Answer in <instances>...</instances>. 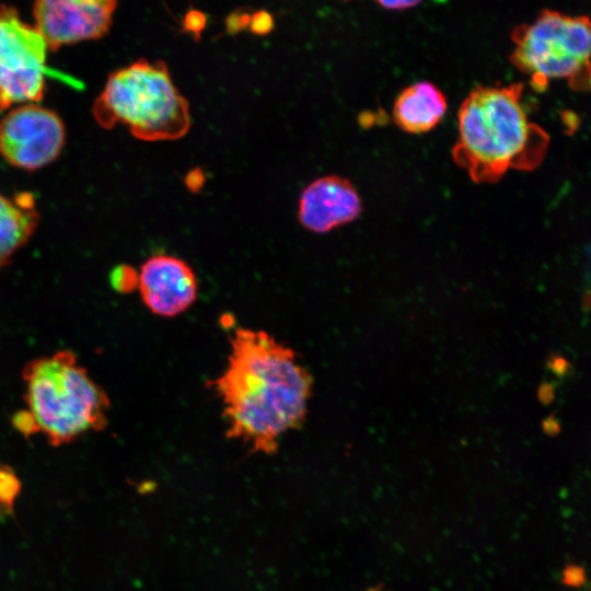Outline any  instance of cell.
Returning a JSON list of instances; mask_svg holds the SVG:
<instances>
[{
	"instance_id": "6da1fadb",
	"label": "cell",
	"mask_w": 591,
	"mask_h": 591,
	"mask_svg": "<svg viewBox=\"0 0 591 591\" xmlns=\"http://www.w3.org/2000/svg\"><path fill=\"white\" fill-rule=\"evenodd\" d=\"M312 382L290 347L265 331L237 327L227 366L210 385L222 405L227 437L270 455L303 424Z\"/></svg>"
},
{
	"instance_id": "7a4b0ae2",
	"label": "cell",
	"mask_w": 591,
	"mask_h": 591,
	"mask_svg": "<svg viewBox=\"0 0 591 591\" xmlns=\"http://www.w3.org/2000/svg\"><path fill=\"white\" fill-rule=\"evenodd\" d=\"M454 162L475 183H494L509 170L533 167L545 146L542 130L530 119L522 86L478 85L457 113Z\"/></svg>"
},
{
	"instance_id": "3957f363",
	"label": "cell",
	"mask_w": 591,
	"mask_h": 591,
	"mask_svg": "<svg viewBox=\"0 0 591 591\" xmlns=\"http://www.w3.org/2000/svg\"><path fill=\"white\" fill-rule=\"evenodd\" d=\"M22 380L27 412L50 445L71 443L107 426L109 397L72 350L28 361Z\"/></svg>"
},
{
	"instance_id": "277c9868",
	"label": "cell",
	"mask_w": 591,
	"mask_h": 591,
	"mask_svg": "<svg viewBox=\"0 0 591 591\" xmlns=\"http://www.w3.org/2000/svg\"><path fill=\"white\" fill-rule=\"evenodd\" d=\"M92 113L101 127L121 125L146 142L177 140L192 125L189 103L174 84L167 66L144 58L107 77Z\"/></svg>"
},
{
	"instance_id": "5b68a950",
	"label": "cell",
	"mask_w": 591,
	"mask_h": 591,
	"mask_svg": "<svg viewBox=\"0 0 591 591\" xmlns=\"http://www.w3.org/2000/svg\"><path fill=\"white\" fill-rule=\"evenodd\" d=\"M511 62L534 86L591 77V19L542 11L512 32Z\"/></svg>"
},
{
	"instance_id": "8992f818",
	"label": "cell",
	"mask_w": 591,
	"mask_h": 591,
	"mask_svg": "<svg viewBox=\"0 0 591 591\" xmlns=\"http://www.w3.org/2000/svg\"><path fill=\"white\" fill-rule=\"evenodd\" d=\"M49 50L34 23L15 8L0 5V114L44 97Z\"/></svg>"
},
{
	"instance_id": "52a82bcc",
	"label": "cell",
	"mask_w": 591,
	"mask_h": 591,
	"mask_svg": "<svg viewBox=\"0 0 591 591\" xmlns=\"http://www.w3.org/2000/svg\"><path fill=\"white\" fill-rule=\"evenodd\" d=\"M65 142L62 119L38 103L12 107L0 120V155L14 167L42 169L59 157Z\"/></svg>"
},
{
	"instance_id": "ba28073f",
	"label": "cell",
	"mask_w": 591,
	"mask_h": 591,
	"mask_svg": "<svg viewBox=\"0 0 591 591\" xmlns=\"http://www.w3.org/2000/svg\"><path fill=\"white\" fill-rule=\"evenodd\" d=\"M118 0H34V25L50 50L103 37Z\"/></svg>"
},
{
	"instance_id": "9c48e42d",
	"label": "cell",
	"mask_w": 591,
	"mask_h": 591,
	"mask_svg": "<svg viewBox=\"0 0 591 591\" xmlns=\"http://www.w3.org/2000/svg\"><path fill=\"white\" fill-rule=\"evenodd\" d=\"M138 290L149 311L162 317H174L194 304L198 281L194 269L184 259L157 254L142 263Z\"/></svg>"
},
{
	"instance_id": "30bf717a",
	"label": "cell",
	"mask_w": 591,
	"mask_h": 591,
	"mask_svg": "<svg viewBox=\"0 0 591 591\" xmlns=\"http://www.w3.org/2000/svg\"><path fill=\"white\" fill-rule=\"evenodd\" d=\"M362 204L356 187L347 178L325 175L312 181L301 192L298 219L314 233H327L356 220Z\"/></svg>"
},
{
	"instance_id": "8fae6325",
	"label": "cell",
	"mask_w": 591,
	"mask_h": 591,
	"mask_svg": "<svg viewBox=\"0 0 591 591\" xmlns=\"http://www.w3.org/2000/svg\"><path fill=\"white\" fill-rule=\"evenodd\" d=\"M448 109L443 92L429 81L406 86L395 99L393 120L405 132L419 135L436 128Z\"/></svg>"
},
{
	"instance_id": "7c38bea8",
	"label": "cell",
	"mask_w": 591,
	"mask_h": 591,
	"mask_svg": "<svg viewBox=\"0 0 591 591\" xmlns=\"http://www.w3.org/2000/svg\"><path fill=\"white\" fill-rule=\"evenodd\" d=\"M39 221L35 197L28 192L0 190V270L32 236Z\"/></svg>"
},
{
	"instance_id": "4fadbf2b",
	"label": "cell",
	"mask_w": 591,
	"mask_h": 591,
	"mask_svg": "<svg viewBox=\"0 0 591 591\" xmlns=\"http://www.w3.org/2000/svg\"><path fill=\"white\" fill-rule=\"evenodd\" d=\"M21 488V480L16 472L10 465L0 462V513L13 514L14 502Z\"/></svg>"
},
{
	"instance_id": "5bb4252c",
	"label": "cell",
	"mask_w": 591,
	"mask_h": 591,
	"mask_svg": "<svg viewBox=\"0 0 591 591\" xmlns=\"http://www.w3.org/2000/svg\"><path fill=\"white\" fill-rule=\"evenodd\" d=\"M109 282L119 293L132 292L138 289L139 271L130 265L121 264L111 271Z\"/></svg>"
},
{
	"instance_id": "9a60e30c",
	"label": "cell",
	"mask_w": 591,
	"mask_h": 591,
	"mask_svg": "<svg viewBox=\"0 0 591 591\" xmlns=\"http://www.w3.org/2000/svg\"><path fill=\"white\" fill-rule=\"evenodd\" d=\"M12 424L26 438L38 432L33 417L26 409L18 412L12 418Z\"/></svg>"
},
{
	"instance_id": "2e32d148",
	"label": "cell",
	"mask_w": 591,
	"mask_h": 591,
	"mask_svg": "<svg viewBox=\"0 0 591 591\" xmlns=\"http://www.w3.org/2000/svg\"><path fill=\"white\" fill-rule=\"evenodd\" d=\"M273 20L268 13L258 12L251 20V30L256 34H266L271 30Z\"/></svg>"
},
{
	"instance_id": "e0dca14e",
	"label": "cell",
	"mask_w": 591,
	"mask_h": 591,
	"mask_svg": "<svg viewBox=\"0 0 591 591\" xmlns=\"http://www.w3.org/2000/svg\"><path fill=\"white\" fill-rule=\"evenodd\" d=\"M184 182L186 187L192 193H197L200 188H202L206 182V176L202 170L194 169L186 174Z\"/></svg>"
},
{
	"instance_id": "ac0fdd59",
	"label": "cell",
	"mask_w": 591,
	"mask_h": 591,
	"mask_svg": "<svg viewBox=\"0 0 591 591\" xmlns=\"http://www.w3.org/2000/svg\"><path fill=\"white\" fill-rule=\"evenodd\" d=\"M421 0H376V2L389 10H405L420 3Z\"/></svg>"
},
{
	"instance_id": "d6986e66",
	"label": "cell",
	"mask_w": 591,
	"mask_h": 591,
	"mask_svg": "<svg viewBox=\"0 0 591 591\" xmlns=\"http://www.w3.org/2000/svg\"><path fill=\"white\" fill-rule=\"evenodd\" d=\"M367 591H380V590L376 589V588H370V589H368Z\"/></svg>"
},
{
	"instance_id": "ffe728a7",
	"label": "cell",
	"mask_w": 591,
	"mask_h": 591,
	"mask_svg": "<svg viewBox=\"0 0 591 591\" xmlns=\"http://www.w3.org/2000/svg\"><path fill=\"white\" fill-rule=\"evenodd\" d=\"M589 591H591V589Z\"/></svg>"
}]
</instances>
